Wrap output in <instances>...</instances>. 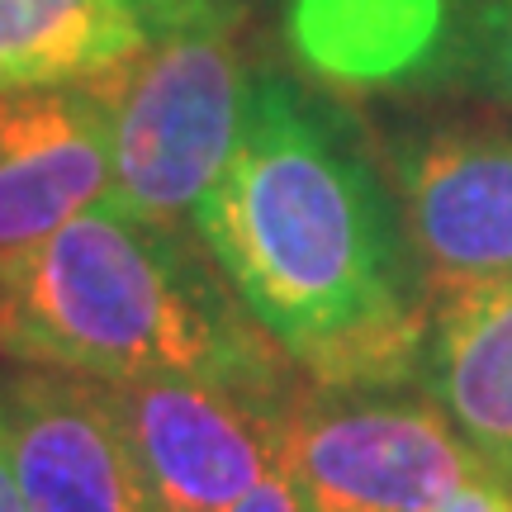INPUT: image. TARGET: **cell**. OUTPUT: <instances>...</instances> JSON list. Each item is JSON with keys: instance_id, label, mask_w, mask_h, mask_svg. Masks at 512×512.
Here are the masks:
<instances>
[{"instance_id": "9", "label": "cell", "mask_w": 512, "mask_h": 512, "mask_svg": "<svg viewBox=\"0 0 512 512\" xmlns=\"http://www.w3.org/2000/svg\"><path fill=\"white\" fill-rule=\"evenodd\" d=\"M209 0H0V95L114 72Z\"/></svg>"}, {"instance_id": "1", "label": "cell", "mask_w": 512, "mask_h": 512, "mask_svg": "<svg viewBox=\"0 0 512 512\" xmlns=\"http://www.w3.org/2000/svg\"><path fill=\"white\" fill-rule=\"evenodd\" d=\"M399 219L351 128L280 72H261L190 233L318 389H384L422 370L427 347Z\"/></svg>"}, {"instance_id": "11", "label": "cell", "mask_w": 512, "mask_h": 512, "mask_svg": "<svg viewBox=\"0 0 512 512\" xmlns=\"http://www.w3.org/2000/svg\"><path fill=\"white\" fill-rule=\"evenodd\" d=\"M456 0H290L294 57L347 91H384L441 72L456 48Z\"/></svg>"}, {"instance_id": "7", "label": "cell", "mask_w": 512, "mask_h": 512, "mask_svg": "<svg viewBox=\"0 0 512 512\" xmlns=\"http://www.w3.org/2000/svg\"><path fill=\"white\" fill-rule=\"evenodd\" d=\"M0 441L29 512H147L105 380L10 361Z\"/></svg>"}, {"instance_id": "14", "label": "cell", "mask_w": 512, "mask_h": 512, "mask_svg": "<svg viewBox=\"0 0 512 512\" xmlns=\"http://www.w3.org/2000/svg\"><path fill=\"white\" fill-rule=\"evenodd\" d=\"M223 512H304V508H299V498H294L290 479L280 475V465H275V470L261 479L256 489H247L233 508H223Z\"/></svg>"}, {"instance_id": "3", "label": "cell", "mask_w": 512, "mask_h": 512, "mask_svg": "<svg viewBox=\"0 0 512 512\" xmlns=\"http://www.w3.org/2000/svg\"><path fill=\"white\" fill-rule=\"evenodd\" d=\"M86 86L110 119V190L147 219L190 228L238 147L252 95L228 0H209Z\"/></svg>"}, {"instance_id": "17", "label": "cell", "mask_w": 512, "mask_h": 512, "mask_svg": "<svg viewBox=\"0 0 512 512\" xmlns=\"http://www.w3.org/2000/svg\"><path fill=\"white\" fill-rule=\"evenodd\" d=\"M0 332H5V328H0ZM0 351H5V337H0Z\"/></svg>"}, {"instance_id": "12", "label": "cell", "mask_w": 512, "mask_h": 512, "mask_svg": "<svg viewBox=\"0 0 512 512\" xmlns=\"http://www.w3.org/2000/svg\"><path fill=\"white\" fill-rule=\"evenodd\" d=\"M446 67L475 91L512 105V0H460L456 48Z\"/></svg>"}, {"instance_id": "4", "label": "cell", "mask_w": 512, "mask_h": 512, "mask_svg": "<svg viewBox=\"0 0 512 512\" xmlns=\"http://www.w3.org/2000/svg\"><path fill=\"white\" fill-rule=\"evenodd\" d=\"M290 403L280 475L304 512H437L484 475L451 418L413 399L356 394Z\"/></svg>"}, {"instance_id": "16", "label": "cell", "mask_w": 512, "mask_h": 512, "mask_svg": "<svg viewBox=\"0 0 512 512\" xmlns=\"http://www.w3.org/2000/svg\"><path fill=\"white\" fill-rule=\"evenodd\" d=\"M503 512H512V494H508V503H503Z\"/></svg>"}, {"instance_id": "8", "label": "cell", "mask_w": 512, "mask_h": 512, "mask_svg": "<svg viewBox=\"0 0 512 512\" xmlns=\"http://www.w3.org/2000/svg\"><path fill=\"white\" fill-rule=\"evenodd\" d=\"M110 185V119L91 86L0 95V285Z\"/></svg>"}, {"instance_id": "2", "label": "cell", "mask_w": 512, "mask_h": 512, "mask_svg": "<svg viewBox=\"0 0 512 512\" xmlns=\"http://www.w3.org/2000/svg\"><path fill=\"white\" fill-rule=\"evenodd\" d=\"M195 242L100 195L0 285L5 356L110 384L200 380L290 408L275 342Z\"/></svg>"}, {"instance_id": "15", "label": "cell", "mask_w": 512, "mask_h": 512, "mask_svg": "<svg viewBox=\"0 0 512 512\" xmlns=\"http://www.w3.org/2000/svg\"><path fill=\"white\" fill-rule=\"evenodd\" d=\"M0 512H29L15 484V470H10V456H5V441H0Z\"/></svg>"}, {"instance_id": "13", "label": "cell", "mask_w": 512, "mask_h": 512, "mask_svg": "<svg viewBox=\"0 0 512 512\" xmlns=\"http://www.w3.org/2000/svg\"><path fill=\"white\" fill-rule=\"evenodd\" d=\"M508 484L503 479H494L489 470L484 475H475L470 484H460L456 494L446 498L437 512H503V503H508Z\"/></svg>"}, {"instance_id": "6", "label": "cell", "mask_w": 512, "mask_h": 512, "mask_svg": "<svg viewBox=\"0 0 512 512\" xmlns=\"http://www.w3.org/2000/svg\"><path fill=\"white\" fill-rule=\"evenodd\" d=\"M403 233L437 294L512 275V128L446 124L394 147Z\"/></svg>"}, {"instance_id": "5", "label": "cell", "mask_w": 512, "mask_h": 512, "mask_svg": "<svg viewBox=\"0 0 512 512\" xmlns=\"http://www.w3.org/2000/svg\"><path fill=\"white\" fill-rule=\"evenodd\" d=\"M147 512H223L280 465L290 408L200 380H105Z\"/></svg>"}, {"instance_id": "10", "label": "cell", "mask_w": 512, "mask_h": 512, "mask_svg": "<svg viewBox=\"0 0 512 512\" xmlns=\"http://www.w3.org/2000/svg\"><path fill=\"white\" fill-rule=\"evenodd\" d=\"M422 375L484 470L512 489V275L441 294Z\"/></svg>"}]
</instances>
